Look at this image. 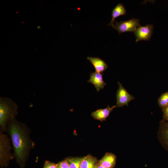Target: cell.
I'll use <instances>...</instances> for the list:
<instances>
[{"label":"cell","mask_w":168,"mask_h":168,"mask_svg":"<svg viewBox=\"0 0 168 168\" xmlns=\"http://www.w3.org/2000/svg\"><path fill=\"white\" fill-rule=\"evenodd\" d=\"M103 73L97 72H91L90 74V79L87 82L93 84L97 91L99 92L100 89H103L106 83L104 82L103 79Z\"/></svg>","instance_id":"cell-7"},{"label":"cell","mask_w":168,"mask_h":168,"mask_svg":"<svg viewBox=\"0 0 168 168\" xmlns=\"http://www.w3.org/2000/svg\"><path fill=\"white\" fill-rule=\"evenodd\" d=\"M116 161V156L114 154L107 152L100 160L98 164L106 168H114Z\"/></svg>","instance_id":"cell-9"},{"label":"cell","mask_w":168,"mask_h":168,"mask_svg":"<svg viewBox=\"0 0 168 168\" xmlns=\"http://www.w3.org/2000/svg\"><path fill=\"white\" fill-rule=\"evenodd\" d=\"M158 103L162 110L168 105V91L160 96L158 99Z\"/></svg>","instance_id":"cell-14"},{"label":"cell","mask_w":168,"mask_h":168,"mask_svg":"<svg viewBox=\"0 0 168 168\" xmlns=\"http://www.w3.org/2000/svg\"><path fill=\"white\" fill-rule=\"evenodd\" d=\"M18 114L16 103L11 99L0 97V131L7 132V126Z\"/></svg>","instance_id":"cell-2"},{"label":"cell","mask_w":168,"mask_h":168,"mask_svg":"<svg viewBox=\"0 0 168 168\" xmlns=\"http://www.w3.org/2000/svg\"><path fill=\"white\" fill-rule=\"evenodd\" d=\"M84 156L67 157L70 168H81V165Z\"/></svg>","instance_id":"cell-13"},{"label":"cell","mask_w":168,"mask_h":168,"mask_svg":"<svg viewBox=\"0 0 168 168\" xmlns=\"http://www.w3.org/2000/svg\"><path fill=\"white\" fill-rule=\"evenodd\" d=\"M119 88L117 91L116 98V106L120 107L124 105L128 106V103L135 99V97L130 95L124 87L122 84L118 82Z\"/></svg>","instance_id":"cell-5"},{"label":"cell","mask_w":168,"mask_h":168,"mask_svg":"<svg viewBox=\"0 0 168 168\" xmlns=\"http://www.w3.org/2000/svg\"><path fill=\"white\" fill-rule=\"evenodd\" d=\"M140 20L133 18L125 21H116L113 27L117 30L119 34L125 32H134L137 27L140 26Z\"/></svg>","instance_id":"cell-4"},{"label":"cell","mask_w":168,"mask_h":168,"mask_svg":"<svg viewBox=\"0 0 168 168\" xmlns=\"http://www.w3.org/2000/svg\"><path fill=\"white\" fill-rule=\"evenodd\" d=\"M154 26L152 24H147L145 26H139L134 32L136 42L141 40H149L152 35Z\"/></svg>","instance_id":"cell-6"},{"label":"cell","mask_w":168,"mask_h":168,"mask_svg":"<svg viewBox=\"0 0 168 168\" xmlns=\"http://www.w3.org/2000/svg\"><path fill=\"white\" fill-rule=\"evenodd\" d=\"M87 59L92 64L96 71L103 73L108 67L105 62L98 57H87Z\"/></svg>","instance_id":"cell-10"},{"label":"cell","mask_w":168,"mask_h":168,"mask_svg":"<svg viewBox=\"0 0 168 168\" xmlns=\"http://www.w3.org/2000/svg\"><path fill=\"white\" fill-rule=\"evenodd\" d=\"M162 110L163 112L164 119L168 121V105Z\"/></svg>","instance_id":"cell-18"},{"label":"cell","mask_w":168,"mask_h":168,"mask_svg":"<svg viewBox=\"0 0 168 168\" xmlns=\"http://www.w3.org/2000/svg\"><path fill=\"white\" fill-rule=\"evenodd\" d=\"M98 161L95 157L89 154L84 157L81 165V168H96Z\"/></svg>","instance_id":"cell-12"},{"label":"cell","mask_w":168,"mask_h":168,"mask_svg":"<svg viewBox=\"0 0 168 168\" xmlns=\"http://www.w3.org/2000/svg\"><path fill=\"white\" fill-rule=\"evenodd\" d=\"M96 168H106L99 165L98 163Z\"/></svg>","instance_id":"cell-19"},{"label":"cell","mask_w":168,"mask_h":168,"mask_svg":"<svg viewBox=\"0 0 168 168\" xmlns=\"http://www.w3.org/2000/svg\"><path fill=\"white\" fill-rule=\"evenodd\" d=\"M116 107V105H114L110 107L109 105L105 108L99 109L92 112L91 116L93 118L99 120L102 122L106 120V118L109 116L110 114L114 108Z\"/></svg>","instance_id":"cell-8"},{"label":"cell","mask_w":168,"mask_h":168,"mask_svg":"<svg viewBox=\"0 0 168 168\" xmlns=\"http://www.w3.org/2000/svg\"><path fill=\"white\" fill-rule=\"evenodd\" d=\"M163 133L166 141L168 143V122L165 127L163 131Z\"/></svg>","instance_id":"cell-17"},{"label":"cell","mask_w":168,"mask_h":168,"mask_svg":"<svg viewBox=\"0 0 168 168\" xmlns=\"http://www.w3.org/2000/svg\"><path fill=\"white\" fill-rule=\"evenodd\" d=\"M57 168H70L67 158L57 164Z\"/></svg>","instance_id":"cell-15"},{"label":"cell","mask_w":168,"mask_h":168,"mask_svg":"<svg viewBox=\"0 0 168 168\" xmlns=\"http://www.w3.org/2000/svg\"><path fill=\"white\" fill-rule=\"evenodd\" d=\"M126 13V8L124 5L121 3H118L112 10V18L108 25L113 27L115 18L120 16L125 15Z\"/></svg>","instance_id":"cell-11"},{"label":"cell","mask_w":168,"mask_h":168,"mask_svg":"<svg viewBox=\"0 0 168 168\" xmlns=\"http://www.w3.org/2000/svg\"><path fill=\"white\" fill-rule=\"evenodd\" d=\"M7 132L12 142L14 158L19 166L23 167L35 145L30 136V129L25 123L15 119L8 124Z\"/></svg>","instance_id":"cell-1"},{"label":"cell","mask_w":168,"mask_h":168,"mask_svg":"<svg viewBox=\"0 0 168 168\" xmlns=\"http://www.w3.org/2000/svg\"><path fill=\"white\" fill-rule=\"evenodd\" d=\"M12 147L11 139L8 135L0 131V166L1 167H7L10 161L14 158L11 153Z\"/></svg>","instance_id":"cell-3"},{"label":"cell","mask_w":168,"mask_h":168,"mask_svg":"<svg viewBox=\"0 0 168 168\" xmlns=\"http://www.w3.org/2000/svg\"><path fill=\"white\" fill-rule=\"evenodd\" d=\"M43 168H57V164L49 160H46L44 162Z\"/></svg>","instance_id":"cell-16"}]
</instances>
